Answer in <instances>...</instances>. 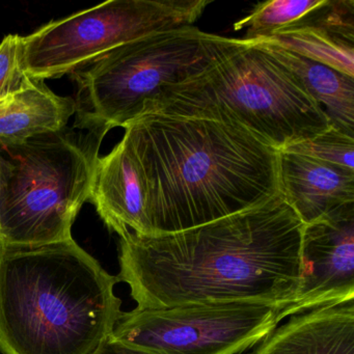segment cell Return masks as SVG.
<instances>
[{
  "label": "cell",
  "mask_w": 354,
  "mask_h": 354,
  "mask_svg": "<svg viewBox=\"0 0 354 354\" xmlns=\"http://www.w3.org/2000/svg\"><path fill=\"white\" fill-rule=\"evenodd\" d=\"M304 225L279 194L177 233L129 232L120 241L118 277L129 285L138 308L234 301L286 306L299 285Z\"/></svg>",
  "instance_id": "obj_1"
},
{
  "label": "cell",
  "mask_w": 354,
  "mask_h": 354,
  "mask_svg": "<svg viewBox=\"0 0 354 354\" xmlns=\"http://www.w3.org/2000/svg\"><path fill=\"white\" fill-rule=\"evenodd\" d=\"M123 128L146 177L151 236L200 227L281 194L279 150L235 122L144 113Z\"/></svg>",
  "instance_id": "obj_2"
},
{
  "label": "cell",
  "mask_w": 354,
  "mask_h": 354,
  "mask_svg": "<svg viewBox=\"0 0 354 354\" xmlns=\"http://www.w3.org/2000/svg\"><path fill=\"white\" fill-rule=\"evenodd\" d=\"M119 281L73 238L0 242V353L94 354L123 313Z\"/></svg>",
  "instance_id": "obj_3"
},
{
  "label": "cell",
  "mask_w": 354,
  "mask_h": 354,
  "mask_svg": "<svg viewBox=\"0 0 354 354\" xmlns=\"http://www.w3.org/2000/svg\"><path fill=\"white\" fill-rule=\"evenodd\" d=\"M144 113L235 122L279 151L331 126L289 68L262 43L242 39L202 71L163 88L144 105Z\"/></svg>",
  "instance_id": "obj_4"
},
{
  "label": "cell",
  "mask_w": 354,
  "mask_h": 354,
  "mask_svg": "<svg viewBox=\"0 0 354 354\" xmlns=\"http://www.w3.org/2000/svg\"><path fill=\"white\" fill-rule=\"evenodd\" d=\"M102 136L76 128L0 147V242L42 245L72 238L88 202Z\"/></svg>",
  "instance_id": "obj_5"
},
{
  "label": "cell",
  "mask_w": 354,
  "mask_h": 354,
  "mask_svg": "<svg viewBox=\"0 0 354 354\" xmlns=\"http://www.w3.org/2000/svg\"><path fill=\"white\" fill-rule=\"evenodd\" d=\"M240 42L192 26L113 49L70 74L76 86L73 127L104 138L138 117L163 88L202 71Z\"/></svg>",
  "instance_id": "obj_6"
},
{
  "label": "cell",
  "mask_w": 354,
  "mask_h": 354,
  "mask_svg": "<svg viewBox=\"0 0 354 354\" xmlns=\"http://www.w3.org/2000/svg\"><path fill=\"white\" fill-rule=\"evenodd\" d=\"M211 3V0H109L24 37L22 66L32 80L63 77L121 45L192 26Z\"/></svg>",
  "instance_id": "obj_7"
},
{
  "label": "cell",
  "mask_w": 354,
  "mask_h": 354,
  "mask_svg": "<svg viewBox=\"0 0 354 354\" xmlns=\"http://www.w3.org/2000/svg\"><path fill=\"white\" fill-rule=\"evenodd\" d=\"M283 304L211 302L123 312L111 337L156 354H239L281 321Z\"/></svg>",
  "instance_id": "obj_8"
},
{
  "label": "cell",
  "mask_w": 354,
  "mask_h": 354,
  "mask_svg": "<svg viewBox=\"0 0 354 354\" xmlns=\"http://www.w3.org/2000/svg\"><path fill=\"white\" fill-rule=\"evenodd\" d=\"M350 300H354V204L304 225L299 285L281 319Z\"/></svg>",
  "instance_id": "obj_9"
},
{
  "label": "cell",
  "mask_w": 354,
  "mask_h": 354,
  "mask_svg": "<svg viewBox=\"0 0 354 354\" xmlns=\"http://www.w3.org/2000/svg\"><path fill=\"white\" fill-rule=\"evenodd\" d=\"M88 202L109 231L120 237L132 232L151 236L148 188L142 165L125 138L99 157Z\"/></svg>",
  "instance_id": "obj_10"
},
{
  "label": "cell",
  "mask_w": 354,
  "mask_h": 354,
  "mask_svg": "<svg viewBox=\"0 0 354 354\" xmlns=\"http://www.w3.org/2000/svg\"><path fill=\"white\" fill-rule=\"evenodd\" d=\"M260 41L354 77V1L323 0L295 24Z\"/></svg>",
  "instance_id": "obj_11"
},
{
  "label": "cell",
  "mask_w": 354,
  "mask_h": 354,
  "mask_svg": "<svg viewBox=\"0 0 354 354\" xmlns=\"http://www.w3.org/2000/svg\"><path fill=\"white\" fill-rule=\"evenodd\" d=\"M279 190L308 225L354 204V171L279 151Z\"/></svg>",
  "instance_id": "obj_12"
},
{
  "label": "cell",
  "mask_w": 354,
  "mask_h": 354,
  "mask_svg": "<svg viewBox=\"0 0 354 354\" xmlns=\"http://www.w3.org/2000/svg\"><path fill=\"white\" fill-rule=\"evenodd\" d=\"M252 354H354V300L295 315Z\"/></svg>",
  "instance_id": "obj_13"
},
{
  "label": "cell",
  "mask_w": 354,
  "mask_h": 354,
  "mask_svg": "<svg viewBox=\"0 0 354 354\" xmlns=\"http://www.w3.org/2000/svg\"><path fill=\"white\" fill-rule=\"evenodd\" d=\"M74 115L72 97L59 96L44 80H34L24 90L0 100V147L61 131Z\"/></svg>",
  "instance_id": "obj_14"
},
{
  "label": "cell",
  "mask_w": 354,
  "mask_h": 354,
  "mask_svg": "<svg viewBox=\"0 0 354 354\" xmlns=\"http://www.w3.org/2000/svg\"><path fill=\"white\" fill-rule=\"evenodd\" d=\"M258 42L301 80L326 113L331 126L354 136V77L272 43Z\"/></svg>",
  "instance_id": "obj_15"
},
{
  "label": "cell",
  "mask_w": 354,
  "mask_h": 354,
  "mask_svg": "<svg viewBox=\"0 0 354 354\" xmlns=\"http://www.w3.org/2000/svg\"><path fill=\"white\" fill-rule=\"evenodd\" d=\"M322 3L323 0H271L260 3L245 18L234 24V30L245 28L242 40H264L295 24Z\"/></svg>",
  "instance_id": "obj_16"
},
{
  "label": "cell",
  "mask_w": 354,
  "mask_h": 354,
  "mask_svg": "<svg viewBox=\"0 0 354 354\" xmlns=\"http://www.w3.org/2000/svg\"><path fill=\"white\" fill-rule=\"evenodd\" d=\"M281 151L297 153L322 162L354 171V136L339 128L328 130Z\"/></svg>",
  "instance_id": "obj_17"
},
{
  "label": "cell",
  "mask_w": 354,
  "mask_h": 354,
  "mask_svg": "<svg viewBox=\"0 0 354 354\" xmlns=\"http://www.w3.org/2000/svg\"><path fill=\"white\" fill-rule=\"evenodd\" d=\"M24 37L8 35L0 43V100L32 82L22 66Z\"/></svg>",
  "instance_id": "obj_18"
},
{
  "label": "cell",
  "mask_w": 354,
  "mask_h": 354,
  "mask_svg": "<svg viewBox=\"0 0 354 354\" xmlns=\"http://www.w3.org/2000/svg\"><path fill=\"white\" fill-rule=\"evenodd\" d=\"M94 354H156L147 350L138 349V348L130 347L121 342L113 339L109 337Z\"/></svg>",
  "instance_id": "obj_19"
},
{
  "label": "cell",
  "mask_w": 354,
  "mask_h": 354,
  "mask_svg": "<svg viewBox=\"0 0 354 354\" xmlns=\"http://www.w3.org/2000/svg\"><path fill=\"white\" fill-rule=\"evenodd\" d=\"M1 189H3V176H1V165H0V198H1Z\"/></svg>",
  "instance_id": "obj_20"
}]
</instances>
